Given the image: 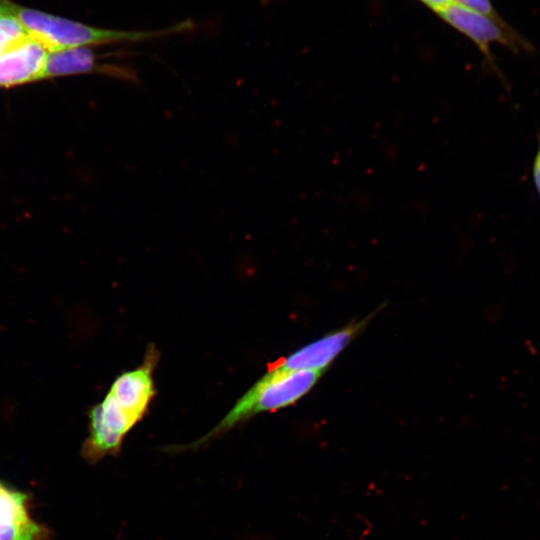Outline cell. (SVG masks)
I'll use <instances>...</instances> for the list:
<instances>
[{"mask_svg":"<svg viewBox=\"0 0 540 540\" xmlns=\"http://www.w3.org/2000/svg\"><path fill=\"white\" fill-rule=\"evenodd\" d=\"M11 13L27 33L42 43L48 51L89 47L112 43H134L153 40L191 30V20L155 30H111L86 25L35 9L10 4Z\"/></svg>","mask_w":540,"mask_h":540,"instance_id":"obj_1","label":"cell"},{"mask_svg":"<svg viewBox=\"0 0 540 540\" xmlns=\"http://www.w3.org/2000/svg\"><path fill=\"white\" fill-rule=\"evenodd\" d=\"M324 373L317 370H289L278 365L273 366L210 432L183 449L199 447L258 413L275 411L296 403L311 391Z\"/></svg>","mask_w":540,"mask_h":540,"instance_id":"obj_2","label":"cell"},{"mask_svg":"<svg viewBox=\"0 0 540 540\" xmlns=\"http://www.w3.org/2000/svg\"><path fill=\"white\" fill-rule=\"evenodd\" d=\"M445 21L470 38L485 56L488 69L492 71L505 88L508 82L491 54L490 45L499 43L515 54L522 51L533 53L535 47L519 32L511 33L485 15L462 6L456 2L434 10Z\"/></svg>","mask_w":540,"mask_h":540,"instance_id":"obj_3","label":"cell"},{"mask_svg":"<svg viewBox=\"0 0 540 540\" xmlns=\"http://www.w3.org/2000/svg\"><path fill=\"white\" fill-rule=\"evenodd\" d=\"M137 422L107 393L89 411V431L81 449L82 457L95 464L106 456L118 454L125 436Z\"/></svg>","mask_w":540,"mask_h":540,"instance_id":"obj_4","label":"cell"},{"mask_svg":"<svg viewBox=\"0 0 540 540\" xmlns=\"http://www.w3.org/2000/svg\"><path fill=\"white\" fill-rule=\"evenodd\" d=\"M371 315L358 322L326 333L283 359L279 367L289 370L309 369L325 372L369 322Z\"/></svg>","mask_w":540,"mask_h":540,"instance_id":"obj_5","label":"cell"},{"mask_svg":"<svg viewBox=\"0 0 540 540\" xmlns=\"http://www.w3.org/2000/svg\"><path fill=\"white\" fill-rule=\"evenodd\" d=\"M157 356L155 349L149 348L144 363L119 375L108 392L137 421L142 419L155 393L152 373Z\"/></svg>","mask_w":540,"mask_h":540,"instance_id":"obj_6","label":"cell"},{"mask_svg":"<svg viewBox=\"0 0 540 540\" xmlns=\"http://www.w3.org/2000/svg\"><path fill=\"white\" fill-rule=\"evenodd\" d=\"M47 48L29 34L14 41L0 54V86L39 79Z\"/></svg>","mask_w":540,"mask_h":540,"instance_id":"obj_7","label":"cell"},{"mask_svg":"<svg viewBox=\"0 0 540 540\" xmlns=\"http://www.w3.org/2000/svg\"><path fill=\"white\" fill-rule=\"evenodd\" d=\"M93 71H104L121 79L137 81L135 71L129 67L100 65L89 47L48 51L39 79Z\"/></svg>","mask_w":540,"mask_h":540,"instance_id":"obj_8","label":"cell"},{"mask_svg":"<svg viewBox=\"0 0 540 540\" xmlns=\"http://www.w3.org/2000/svg\"><path fill=\"white\" fill-rule=\"evenodd\" d=\"M0 540H47V532L28 514L25 494L0 483Z\"/></svg>","mask_w":540,"mask_h":540,"instance_id":"obj_9","label":"cell"},{"mask_svg":"<svg viewBox=\"0 0 540 540\" xmlns=\"http://www.w3.org/2000/svg\"><path fill=\"white\" fill-rule=\"evenodd\" d=\"M11 2L0 0V54L14 41L28 35L10 11Z\"/></svg>","mask_w":540,"mask_h":540,"instance_id":"obj_10","label":"cell"},{"mask_svg":"<svg viewBox=\"0 0 540 540\" xmlns=\"http://www.w3.org/2000/svg\"><path fill=\"white\" fill-rule=\"evenodd\" d=\"M455 2L469 9H472L482 15L487 16L508 32H517L506 21H504L502 17H500V15L494 9L490 0H456Z\"/></svg>","mask_w":540,"mask_h":540,"instance_id":"obj_11","label":"cell"},{"mask_svg":"<svg viewBox=\"0 0 540 540\" xmlns=\"http://www.w3.org/2000/svg\"><path fill=\"white\" fill-rule=\"evenodd\" d=\"M538 137V148L536 150L533 163H532V178L540 199V133L537 134Z\"/></svg>","mask_w":540,"mask_h":540,"instance_id":"obj_12","label":"cell"},{"mask_svg":"<svg viewBox=\"0 0 540 540\" xmlns=\"http://www.w3.org/2000/svg\"><path fill=\"white\" fill-rule=\"evenodd\" d=\"M434 10L454 3L456 0H422Z\"/></svg>","mask_w":540,"mask_h":540,"instance_id":"obj_13","label":"cell"}]
</instances>
